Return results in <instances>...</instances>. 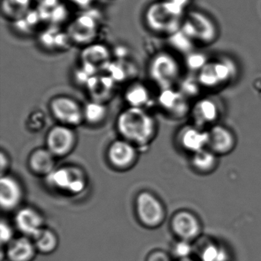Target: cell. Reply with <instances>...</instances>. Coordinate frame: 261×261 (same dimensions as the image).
I'll return each instance as SVG.
<instances>
[{
    "mask_svg": "<svg viewBox=\"0 0 261 261\" xmlns=\"http://www.w3.org/2000/svg\"><path fill=\"white\" fill-rule=\"evenodd\" d=\"M117 129L125 140L139 146H147L155 135L156 123L144 108L129 107L119 115Z\"/></svg>",
    "mask_w": 261,
    "mask_h": 261,
    "instance_id": "cell-1",
    "label": "cell"
},
{
    "mask_svg": "<svg viewBox=\"0 0 261 261\" xmlns=\"http://www.w3.org/2000/svg\"><path fill=\"white\" fill-rule=\"evenodd\" d=\"M185 9L172 0L154 3L145 14L147 27L155 33L171 35L181 29Z\"/></svg>",
    "mask_w": 261,
    "mask_h": 261,
    "instance_id": "cell-2",
    "label": "cell"
},
{
    "mask_svg": "<svg viewBox=\"0 0 261 261\" xmlns=\"http://www.w3.org/2000/svg\"><path fill=\"white\" fill-rule=\"evenodd\" d=\"M152 82L161 90L169 89L179 79L181 68L174 56L167 53H160L152 58L149 68Z\"/></svg>",
    "mask_w": 261,
    "mask_h": 261,
    "instance_id": "cell-3",
    "label": "cell"
},
{
    "mask_svg": "<svg viewBox=\"0 0 261 261\" xmlns=\"http://www.w3.org/2000/svg\"><path fill=\"white\" fill-rule=\"evenodd\" d=\"M136 212L140 222L149 228L161 226L166 216V209L162 201L148 192L139 194L136 200Z\"/></svg>",
    "mask_w": 261,
    "mask_h": 261,
    "instance_id": "cell-4",
    "label": "cell"
},
{
    "mask_svg": "<svg viewBox=\"0 0 261 261\" xmlns=\"http://www.w3.org/2000/svg\"><path fill=\"white\" fill-rule=\"evenodd\" d=\"M181 31L193 41L209 44L217 37V28L213 21L204 13L192 11L183 20Z\"/></svg>",
    "mask_w": 261,
    "mask_h": 261,
    "instance_id": "cell-5",
    "label": "cell"
},
{
    "mask_svg": "<svg viewBox=\"0 0 261 261\" xmlns=\"http://www.w3.org/2000/svg\"><path fill=\"white\" fill-rule=\"evenodd\" d=\"M170 227L178 240L190 243L199 240L203 232L202 223L198 215L186 209L174 214L171 219Z\"/></svg>",
    "mask_w": 261,
    "mask_h": 261,
    "instance_id": "cell-6",
    "label": "cell"
},
{
    "mask_svg": "<svg viewBox=\"0 0 261 261\" xmlns=\"http://www.w3.org/2000/svg\"><path fill=\"white\" fill-rule=\"evenodd\" d=\"M48 185L59 190L71 194H79L86 187L85 175L74 167H63L55 169L47 175Z\"/></svg>",
    "mask_w": 261,
    "mask_h": 261,
    "instance_id": "cell-7",
    "label": "cell"
},
{
    "mask_svg": "<svg viewBox=\"0 0 261 261\" xmlns=\"http://www.w3.org/2000/svg\"><path fill=\"white\" fill-rule=\"evenodd\" d=\"M53 116L62 125L77 126L84 119V111L77 102L71 97L60 96L53 99L50 103Z\"/></svg>",
    "mask_w": 261,
    "mask_h": 261,
    "instance_id": "cell-8",
    "label": "cell"
},
{
    "mask_svg": "<svg viewBox=\"0 0 261 261\" xmlns=\"http://www.w3.org/2000/svg\"><path fill=\"white\" fill-rule=\"evenodd\" d=\"M75 143V134L70 126L65 125L54 126L47 136V149L55 156L68 155L74 149Z\"/></svg>",
    "mask_w": 261,
    "mask_h": 261,
    "instance_id": "cell-9",
    "label": "cell"
},
{
    "mask_svg": "<svg viewBox=\"0 0 261 261\" xmlns=\"http://www.w3.org/2000/svg\"><path fill=\"white\" fill-rule=\"evenodd\" d=\"M207 149L218 156L231 153L237 146V137L230 128L224 125H214L207 129Z\"/></svg>",
    "mask_w": 261,
    "mask_h": 261,
    "instance_id": "cell-10",
    "label": "cell"
},
{
    "mask_svg": "<svg viewBox=\"0 0 261 261\" xmlns=\"http://www.w3.org/2000/svg\"><path fill=\"white\" fill-rule=\"evenodd\" d=\"M82 67L92 74L107 71L111 64V51L102 44H90L81 54Z\"/></svg>",
    "mask_w": 261,
    "mask_h": 261,
    "instance_id": "cell-11",
    "label": "cell"
},
{
    "mask_svg": "<svg viewBox=\"0 0 261 261\" xmlns=\"http://www.w3.org/2000/svg\"><path fill=\"white\" fill-rule=\"evenodd\" d=\"M207 140V129H203L193 123L181 127L176 136L178 147L190 155L206 149Z\"/></svg>",
    "mask_w": 261,
    "mask_h": 261,
    "instance_id": "cell-12",
    "label": "cell"
},
{
    "mask_svg": "<svg viewBox=\"0 0 261 261\" xmlns=\"http://www.w3.org/2000/svg\"><path fill=\"white\" fill-rule=\"evenodd\" d=\"M98 33V24L95 18L82 15L76 18L68 27L67 33L74 43L90 45L94 42Z\"/></svg>",
    "mask_w": 261,
    "mask_h": 261,
    "instance_id": "cell-13",
    "label": "cell"
},
{
    "mask_svg": "<svg viewBox=\"0 0 261 261\" xmlns=\"http://www.w3.org/2000/svg\"><path fill=\"white\" fill-rule=\"evenodd\" d=\"M193 124L209 129L218 123L221 117V111L218 103L209 98L198 100L191 110Z\"/></svg>",
    "mask_w": 261,
    "mask_h": 261,
    "instance_id": "cell-14",
    "label": "cell"
},
{
    "mask_svg": "<svg viewBox=\"0 0 261 261\" xmlns=\"http://www.w3.org/2000/svg\"><path fill=\"white\" fill-rule=\"evenodd\" d=\"M108 156L113 166L119 169H126L135 163L137 149L134 144L126 140H117L110 146Z\"/></svg>",
    "mask_w": 261,
    "mask_h": 261,
    "instance_id": "cell-15",
    "label": "cell"
},
{
    "mask_svg": "<svg viewBox=\"0 0 261 261\" xmlns=\"http://www.w3.org/2000/svg\"><path fill=\"white\" fill-rule=\"evenodd\" d=\"M22 197L23 192L19 181L10 175H2L0 180V204L3 210L16 208L20 204Z\"/></svg>",
    "mask_w": 261,
    "mask_h": 261,
    "instance_id": "cell-16",
    "label": "cell"
},
{
    "mask_svg": "<svg viewBox=\"0 0 261 261\" xmlns=\"http://www.w3.org/2000/svg\"><path fill=\"white\" fill-rule=\"evenodd\" d=\"M159 103L172 117L179 118L189 112L187 97L179 91H175L172 88L162 90L159 96Z\"/></svg>",
    "mask_w": 261,
    "mask_h": 261,
    "instance_id": "cell-17",
    "label": "cell"
},
{
    "mask_svg": "<svg viewBox=\"0 0 261 261\" xmlns=\"http://www.w3.org/2000/svg\"><path fill=\"white\" fill-rule=\"evenodd\" d=\"M37 252L33 240L29 237H21L7 244L5 257L8 261H33Z\"/></svg>",
    "mask_w": 261,
    "mask_h": 261,
    "instance_id": "cell-18",
    "label": "cell"
},
{
    "mask_svg": "<svg viewBox=\"0 0 261 261\" xmlns=\"http://www.w3.org/2000/svg\"><path fill=\"white\" fill-rule=\"evenodd\" d=\"M16 227L22 233L33 238L43 228V218L36 209L24 207L20 209L15 218Z\"/></svg>",
    "mask_w": 261,
    "mask_h": 261,
    "instance_id": "cell-19",
    "label": "cell"
},
{
    "mask_svg": "<svg viewBox=\"0 0 261 261\" xmlns=\"http://www.w3.org/2000/svg\"><path fill=\"white\" fill-rule=\"evenodd\" d=\"M115 83L109 74L100 73L92 76L86 86L93 100L103 103L114 94Z\"/></svg>",
    "mask_w": 261,
    "mask_h": 261,
    "instance_id": "cell-20",
    "label": "cell"
},
{
    "mask_svg": "<svg viewBox=\"0 0 261 261\" xmlns=\"http://www.w3.org/2000/svg\"><path fill=\"white\" fill-rule=\"evenodd\" d=\"M218 159L219 156L206 148L191 155L190 166L192 170L198 175H210L218 167Z\"/></svg>",
    "mask_w": 261,
    "mask_h": 261,
    "instance_id": "cell-21",
    "label": "cell"
},
{
    "mask_svg": "<svg viewBox=\"0 0 261 261\" xmlns=\"http://www.w3.org/2000/svg\"><path fill=\"white\" fill-rule=\"evenodd\" d=\"M55 155L48 149H39L30 155L29 165L30 169L38 175H49L55 170Z\"/></svg>",
    "mask_w": 261,
    "mask_h": 261,
    "instance_id": "cell-22",
    "label": "cell"
},
{
    "mask_svg": "<svg viewBox=\"0 0 261 261\" xmlns=\"http://www.w3.org/2000/svg\"><path fill=\"white\" fill-rule=\"evenodd\" d=\"M31 0H3V14L11 20H19L30 11Z\"/></svg>",
    "mask_w": 261,
    "mask_h": 261,
    "instance_id": "cell-23",
    "label": "cell"
},
{
    "mask_svg": "<svg viewBox=\"0 0 261 261\" xmlns=\"http://www.w3.org/2000/svg\"><path fill=\"white\" fill-rule=\"evenodd\" d=\"M36 250L43 254H49L56 251L59 245V240L56 233L43 227L33 238Z\"/></svg>",
    "mask_w": 261,
    "mask_h": 261,
    "instance_id": "cell-24",
    "label": "cell"
},
{
    "mask_svg": "<svg viewBox=\"0 0 261 261\" xmlns=\"http://www.w3.org/2000/svg\"><path fill=\"white\" fill-rule=\"evenodd\" d=\"M125 99L132 108H143L150 100L149 90L143 84L134 83L126 89Z\"/></svg>",
    "mask_w": 261,
    "mask_h": 261,
    "instance_id": "cell-25",
    "label": "cell"
},
{
    "mask_svg": "<svg viewBox=\"0 0 261 261\" xmlns=\"http://www.w3.org/2000/svg\"><path fill=\"white\" fill-rule=\"evenodd\" d=\"M107 71L115 82H126L137 74L134 65L124 60L111 62Z\"/></svg>",
    "mask_w": 261,
    "mask_h": 261,
    "instance_id": "cell-26",
    "label": "cell"
},
{
    "mask_svg": "<svg viewBox=\"0 0 261 261\" xmlns=\"http://www.w3.org/2000/svg\"><path fill=\"white\" fill-rule=\"evenodd\" d=\"M201 247L198 254V261H230L228 254L224 247L210 242Z\"/></svg>",
    "mask_w": 261,
    "mask_h": 261,
    "instance_id": "cell-27",
    "label": "cell"
},
{
    "mask_svg": "<svg viewBox=\"0 0 261 261\" xmlns=\"http://www.w3.org/2000/svg\"><path fill=\"white\" fill-rule=\"evenodd\" d=\"M84 111V118L92 124L100 123L107 115V108L103 103L94 101L88 103Z\"/></svg>",
    "mask_w": 261,
    "mask_h": 261,
    "instance_id": "cell-28",
    "label": "cell"
},
{
    "mask_svg": "<svg viewBox=\"0 0 261 261\" xmlns=\"http://www.w3.org/2000/svg\"><path fill=\"white\" fill-rule=\"evenodd\" d=\"M71 40L68 33H62L59 30H51L42 34V42L49 48H62L66 46Z\"/></svg>",
    "mask_w": 261,
    "mask_h": 261,
    "instance_id": "cell-29",
    "label": "cell"
},
{
    "mask_svg": "<svg viewBox=\"0 0 261 261\" xmlns=\"http://www.w3.org/2000/svg\"><path fill=\"white\" fill-rule=\"evenodd\" d=\"M198 81L200 85L205 88H216L221 85L215 72L213 62H207L205 66L199 71Z\"/></svg>",
    "mask_w": 261,
    "mask_h": 261,
    "instance_id": "cell-30",
    "label": "cell"
},
{
    "mask_svg": "<svg viewBox=\"0 0 261 261\" xmlns=\"http://www.w3.org/2000/svg\"><path fill=\"white\" fill-rule=\"evenodd\" d=\"M193 42L192 39L181 31V29L170 36V43L172 46L175 49L186 54L192 53Z\"/></svg>",
    "mask_w": 261,
    "mask_h": 261,
    "instance_id": "cell-31",
    "label": "cell"
},
{
    "mask_svg": "<svg viewBox=\"0 0 261 261\" xmlns=\"http://www.w3.org/2000/svg\"><path fill=\"white\" fill-rule=\"evenodd\" d=\"M207 62V58L202 53L192 51L186 56V65L192 71H201Z\"/></svg>",
    "mask_w": 261,
    "mask_h": 261,
    "instance_id": "cell-32",
    "label": "cell"
},
{
    "mask_svg": "<svg viewBox=\"0 0 261 261\" xmlns=\"http://www.w3.org/2000/svg\"><path fill=\"white\" fill-rule=\"evenodd\" d=\"M199 85L198 79L195 80V79L188 77L181 82L179 91L187 98L193 97L198 94Z\"/></svg>",
    "mask_w": 261,
    "mask_h": 261,
    "instance_id": "cell-33",
    "label": "cell"
},
{
    "mask_svg": "<svg viewBox=\"0 0 261 261\" xmlns=\"http://www.w3.org/2000/svg\"><path fill=\"white\" fill-rule=\"evenodd\" d=\"M192 252V243L181 240H178L172 248V253L178 259L191 256Z\"/></svg>",
    "mask_w": 261,
    "mask_h": 261,
    "instance_id": "cell-34",
    "label": "cell"
},
{
    "mask_svg": "<svg viewBox=\"0 0 261 261\" xmlns=\"http://www.w3.org/2000/svg\"><path fill=\"white\" fill-rule=\"evenodd\" d=\"M13 238V230L11 225L7 221L3 220L0 224V240H1V244L2 245L4 244H8L11 242Z\"/></svg>",
    "mask_w": 261,
    "mask_h": 261,
    "instance_id": "cell-35",
    "label": "cell"
},
{
    "mask_svg": "<svg viewBox=\"0 0 261 261\" xmlns=\"http://www.w3.org/2000/svg\"><path fill=\"white\" fill-rule=\"evenodd\" d=\"M146 261H172L170 255L163 250H155L146 258Z\"/></svg>",
    "mask_w": 261,
    "mask_h": 261,
    "instance_id": "cell-36",
    "label": "cell"
},
{
    "mask_svg": "<svg viewBox=\"0 0 261 261\" xmlns=\"http://www.w3.org/2000/svg\"><path fill=\"white\" fill-rule=\"evenodd\" d=\"M9 167V160L4 152H1V172L2 175H4V172ZM1 175V176H2Z\"/></svg>",
    "mask_w": 261,
    "mask_h": 261,
    "instance_id": "cell-37",
    "label": "cell"
},
{
    "mask_svg": "<svg viewBox=\"0 0 261 261\" xmlns=\"http://www.w3.org/2000/svg\"><path fill=\"white\" fill-rule=\"evenodd\" d=\"M70 1L77 7H87L91 5L94 0H70Z\"/></svg>",
    "mask_w": 261,
    "mask_h": 261,
    "instance_id": "cell-38",
    "label": "cell"
},
{
    "mask_svg": "<svg viewBox=\"0 0 261 261\" xmlns=\"http://www.w3.org/2000/svg\"><path fill=\"white\" fill-rule=\"evenodd\" d=\"M172 1L178 4L179 7H182L183 9H186L190 0H172Z\"/></svg>",
    "mask_w": 261,
    "mask_h": 261,
    "instance_id": "cell-39",
    "label": "cell"
},
{
    "mask_svg": "<svg viewBox=\"0 0 261 261\" xmlns=\"http://www.w3.org/2000/svg\"><path fill=\"white\" fill-rule=\"evenodd\" d=\"M177 261H198V259L192 257V256H189V257L181 258V259H178Z\"/></svg>",
    "mask_w": 261,
    "mask_h": 261,
    "instance_id": "cell-40",
    "label": "cell"
},
{
    "mask_svg": "<svg viewBox=\"0 0 261 261\" xmlns=\"http://www.w3.org/2000/svg\"><path fill=\"white\" fill-rule=\"evenodd\" d=\"M38 1H39V4H40V3L44 2V1H46V0H38Z\"/></svg>",
    "mask_w": 261,
    "mask_h": 261,
    "instance_id": "cell-41",
    "label": "cell"
}]
</instances>
